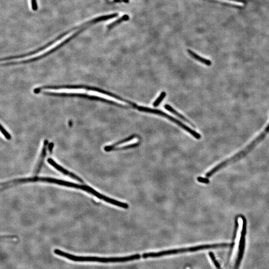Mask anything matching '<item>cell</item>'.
Masks as SVG:
<instances>
[{
  "mask_svg": "<svg viewBox=\"0 0 269 269\" xmlns=\"http://www.w3.org/2000/svg\"><path fill=\"white\" fill-rule=\"evenodd\" d=\"M200 250L199 246H194L192 247L184 248L177 249H172V250H166V251H161L159 252L148 253L143 254L142 257L143 258H155V257H162V256L170 255L176 254L181 253L188 252H195Z\"/></svg>",
  "mask_w": 269,
  "mask_h": 269,
  "instance_id": "obj_6",
  "label": "cell"
},
{
  "mask_svg": "<svg viewBox=\"0 0 269 269\" xmlns=\"http://www.w3.org/2000/svg\"><path fill=\"white\" fill-rule=\"evenodd\" d=\"M165 96H166V93L164 91H163V92L161 93V94H160V95L159 96L158 98H157V100L154 102L153 104V106L154 107H157L160 104L161 102L163 101V99H164V97H165Z\"/></svg>",
  "mask_w": 269,
  "mask_h": 269,
  "instance_id": "obj_14",
  "label": "cell"
},
{
  "mask_svg": "<svg viewBox=\"0 0 269 269\" xmlns=\"http://www.w3.org/2000/svg\"><path fill=\"white\" fill-rule=\"evenodd\" d=\"M197 180V181L200 183L205 184H208L209 183V180L207 177V178H204V177H198Z\"/></svg>",
  "mask_w": 269,
  "mask_h": 269,
  "instance_id": "obj_18",
  "label": "cell"
},
{
  "mask_svg": "<svg viewBox=\"0 0 269 269\" xmlns=\"http://www.w3.org/2000/svg\"><path fill=\"white\" fill-rule=\"evenodd\" d=\"M187 51H188V53L191 55V56L193 58L196 59V61H198V62H200L202 63L203 64L206 65H207V66H210L211 65L212 63H211V61H209L208 59L203 58V57L198 56V54H197L196 53L193 52V51H191V50H187Z\"/></svg>",
  "mask_w": 269,
  "mask_h": 269,
  "instance_id": "obj_12",
  "label": "cell"
},
{
  "mask_svg": "<svg viewBox=\"0 0 269 269\" xmlns=\"http://www.w3.org/2000/svg\"><path fill=\"white\" fill-rule=\"evenodd\" d=\"M129 19V16L127 15H124V16H122L121 18L117 19L115 22H113L112 23L108 25V28H113V27H115L116 25H118V24L121 23L122 22L128 21Z\"/></svg>",
  "mask_w": 269,
  "mask_h": 269,
  "instance_id": "obj_13",
  "label": "cell"
},
{
  "mask_svg": "<svg viewBox=\"0 0 269 269\" xmlns=\"http://www.w3.org/2000/svg\"><path fill=\"white\" fill-rule=\"evenodd\" d=\"M135 137V135H133L130 136L128 138L121 140V141H120L116 143L115 144H114L113 145L105 146V147H104V150H105L106 152H110V151H113L114 148H115V147L117 146L121 145V144H124L125 143L130 141L133 140V139H134Z\"/></svg>",
  "mask_w": 269,
  "mask_h": 269,
  "instance_id": "obj_10",
  "label": "cell"
},
{
  "mask_svg": "<svg viewBox=\"0 0 269 269\" xmlns=\"http://www.w3.org/2000/svg\"><path fill=\"white\" fill-rule=\"evenodd\" d=\"M240 217L242 220V228L240 242H239V253L236 262L235 269H239L240 263L242 259L243 255L244 253V248L245 245V236L246 234V228H247V221L243 215H241Z\"/></svg>",
  "mask_w": 269,
  "mask_h": 269,
  "instance_id": "obj_7",
  "label": "cell"
},
{
  "mask_svg": "<svg viewBox=\"0 0 269 269\" xmlns=\"http://www.w3.org/2000/svg\"><path fill=\"white\" fill-rule=\"evenodd\" d=\"M209 256H210V258H211V259L213 260V262L214 264L216 266V268H217V269H220V266L219 265L218 262H217L216 260H215V257H214V256L213 254V253H209Z\"/></svg>",
  "mask_w": 269,
  "mask_h": 269,
  "instance_id": "obj_17",
  "label": "cell"
},
{
  "mask_svg": "<svg viewBox=\"0 0 269 269\" xmlns=\"http://www.w3.org/2000/svg\"><path fill=\"white\" fill-rule=\"evenodd\" d=\"M53 252L57 256L67 259L70 261L76 262H99V263H118L133 261L140 258V255L136 254L130 256L124 257H95V256H77L73 254L65 252L62 250L56 249Z\"/></svg>",
  "mask_w": 269,
  "mask_h": 269,
  "instance_id": "obj_1",
  "label": "cell"
},
{
  "mask_svg": "<svg viewBox=\"0 0 269 269\" xmlns=\"http://www.w3.org/2000/svg\"><path fill=\"white\" fill-rule=\"evenodd\" d=\"M164 108H165V109L166 110H168V111H169L170 112L174 114V115H176L177 117H179L181 119L183 120L184 121H185V122H187V123H189L192 126V127H194V128H196V126L194 125L193 124V123L192 122H191V121H189L188 119L185 118L184 116H182L181 114L179 113L178 112L176 111V110H175L173 107H171L170 106H169V105H168V104H165L164 105Z\"/></svg>",
  "mask_w": 269,
  "mask_h": 269,
  "instance_id": "obj_11",
  "label": "cell"
},
{
  "mask_svg": "<svg viewBox=\"0 0 269 269\" xmlns=\"http://www.w3.org/2000/svg\"><path fill=\"white\" fill-rule=\"evenodd\" d=\"M48 141L46 139V140H44V142H43L41 153L40 154V158H39L37 164L35 167V169L34 170V173L35 174H39L40 170L41 169L45 158L46 157V151H47V149L48 148Z\"/></svg>",
  "mask_w": 269,
  "mask_h": 269,
  "instance_id": "obj_9",
  "label": "cell"
},
{
  "mask_svg": "<svg viewBox=\"0 0 269 269\" xmlns=\"http://www.w3.org/2000/svg\"><path fill=\"white\" fill-rule=\"evenodd\" d=\"M47 161L49 164H51V166L54 167L56 169L59 171V172L62 173V174H64V175H67V176H69V177H71L72 179L76 180L77 181H79V182H82V183L84 182L83 180L80 177H79L78 176H77L75 174L71 173L69 170H67V169H65L64 168L59 165L58 164H57L52 159L48 158Z\"/></svg>",
  "mask_w": 269,
  "mask_h": 269,
  "instance_id": "obj_8",
  "label": "cell"
},
{
  "mask_svg": "<svg viewBox=\"0 0 269 269\" xmlns=\"http://www.w3.org/2000/svg\"><path fill=\"white\" fill-rule=\"evenodd\" d=\"M28 180L29 182H38V181L48 182V183H51V184H56V185H59V186H67L68 187H71V188L82 190V191H85L86 192H88L90 194H92L97 198L99 197L100 195V193L97 192L95 190H94L92 187H91L90 186H87V185H78V184H74L73 182L65 181V180H58V179H54V178H51V177L34 176V177H29Z\"/></svg>",
  "mask_w": 269,
  "mask_h": 269,
  "instance_id": "obj_3",
  "label": "cell"
},
{
  "mask_svg": "<svg viewBox=\"0 0 269 269\" xmlns=\"http://www.w3.org/2000/svg\"><path fill=\"white\" fill-rule=\"evenodd\" d=\"M123 1L126 3H128L129 2V0H123Z\"/></svg>",
  "mask_w": 269,
  "mask_h": 269,
  "instance_id": "obj_20",
  "label": "cell"
},
{
  "mask_svg": "<svg viewBox=\"0 0 269 269\" xmlns=\"http://www.w3.org/2000/svg\"><path fill=\"white\" fill-rule=\"evenodd\" d=\"M269 132V125L267 126V127H266V128L264 131L263 132H262V133H261V134H260V135L256 139H255L251 143L250 145H249L245 149H244V150L241 151L240 152L236 154L235 155H234L233 157H231L230 158L226 159V161H223L222 163H220L219 164H218V165H216V166H215L214 168H213V169L210 170V171H208V172L205 175L206 177H207V178L210 177V176H212L214 174H215V173H216L218 170H220V169H222V168L225 167V166L228 165V164H231V163L236 162L237 161H238V160H239L240 159L242 158H243V157H244L246 154H247L248 153L250 152V151H251V150H252L253 148H254V147L255 146H256L257 144H258L259 143L262 141V140L264 139L266 135Z\"/></svg>",
  "mask_w": 269,
  "mask_h": 269,
  "instance_id": "obj_2",
  "label": "cell"
},
{
  "mask_svg": "<svg viewBox=\"0 0 269 269\" xmlns=\"http://www.w3.org/2000/svg\"><path fill=\"white\" fill-rule=\"evenodd\" d=\"M137 109H138L139 111H142V112H144L150 113L154 114L157 115H160V116H163V117H165L166 118L168 119L172 122L175 123L177 125H179L180 127H181L182 129H184L187 132L191 134V135L193 136L194 138L196 139H200L201 138V135L200 134L196 132L195 131L193 130L191 128L187 127V126L184 124L182 122L179 121L178 120L176 119L172 116H170L169 114H167V113L164 112L161 110H158V109H154L146 107L139 106H138Z\"/></svg>",
  "mask_w": 269,
  "mask_h": 269,
  "instance_id": "obj_5",
  "label": "cell"
},
{
  "mask_svg": "<svg viewBox=\"0 0 269 269\" xmlns=\"http://www.w3.org/2000/svg\"><path fill=\"white\" fill-rule=\"evenodd\" d=\"M42 94L45 95L50 96L59 97H77V98H84L88 100H94L97 101L102 102L105 103L110 105H114L115 106L120 107L121 104H119L118 103L107 100L105 98H102L100 97L95 95H90L84 93H66V92H48V91H42Z\"/></svg>",
  "mask_w": 269,
  "mask_h": 269,
  "instance_id": "obj_4",
  "label": "cell"
},
{
  "mask_svg": "<svg viewBox=\"0 0 269 269\" xmlns=\"http://www.w3.org/2000/svg\"><path fill=\"white\" fill-rule=\"evenodd\" d=\"M140 145L139 143H134V144H131V145H128L126 146L122 147L115 148H114L113 151H118V150H126V149H129V148H135L136 147Z\"/></svg>",
  "mask_w": 269,
  "mask_h": 269,
  "instance_id": "obj_15",
  "label": "cell"
},
{
  "mask_svg": "<svg viewBox=\"0 0 269 269\" xmlns=\"http://www.w3.org/2000/svg\"><path fill=\"white\" fill-rule=\"evenodd\" d=\"M53 147H54V144H53V143H51L48 144V150L49 152H50V153H51V152H52Z\"/></svg>",
  "mask_w": 269,
  "mask_h": 269,
  "instance_id": "obj_19",
  "label": "cell"
},
{
  "mask_svg": "<svg viewBox=\"0 0 269 269\" xmlns=\"http://www.w3.org/2000/svg\"><path fill=\"white\" fill-rule=\"evenodd\" d=\"M1 133H2L3 135L5 137V138L7 140H11V138H12L11 135H10V133L8 132L6 130L5 127H3L2 124L1 126Z\"/></svg>",
  "mask_w": 269,
  "mask_h": 269,
  "instance_id": "obj_16",
  "label": "cell"
}]
</instances>
